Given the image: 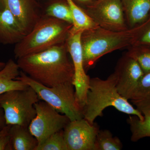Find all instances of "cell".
I'll list each match as a JSON object with an SVG mask.
<instances>
[{
    "mask_svg": "<svg viewBox=\"0 0 150 150\" xmlns=\"http://www.w3.org/2000/svg\"><path fill=\"white\" fill-rule=\"evenodd\" d=\"M10 126L11 125H6L4 129L0 131V136L8 134Z\"/></svg>",
    "mask_w": 150,
    "mask_h": 150,
    "instance_id": "83f0119b",
    "label": "cell"
},
{
    "mask_svg": "<svg viewBox=\"0 0 150 150\" xmlns=\"http://www.w3.org/2000/svg\"><path fill=\"white\" fill-rule=\"evenodd\" d=\"M114 74L117 90L124 98L131 100L144 73L135 59L125 53L117 62Z\"/></svg>",
    "mask_w": 150,
    "mask_h": 150,
    "instance_id": "8fae6325",
    "label": "cell"
},
{
    "mask_svg": "<svg viewBox=\"0 0 150 150\" xmlns=\"http://www.w3.org/2000/svg\"><path fill=\"white\" fill-rule=\"evenodd\" d=\"M66 43L18 59L20 69L33 80L54 87L74 81V69Z\"/></svg>",
    "mask_w": 150,
    "mask_h": 150,
    "instance_id": "6da1fadb",
    "label": "cell"
},
{
    "mask_svg": "<svg viewBox=\"0 0 150 150\" xmlns=\"http://www.w3.org/2000/svg\"><path fill=\"white\" fill-rule=\"evenodd\" d=\"M83 9L99 27L115 32L129 30L121 0H95Z\"/></svg>",
    "mask_w": 150,
    "mask_h": 150,
    "instance_id": "ba28073f",
    "label": "cell"
},
{
    "mask_svg": "<svg viewBox=\"0 0 150 150\" xmlns=\"http://www.w3.org/2000/svg\"><path fill=\"white\" fill-rule=\"evenodd\" d=\"M83 65L86 71L93 67L102 56L130 46L129 30L110 31L97 26L85 30L81 35Z\"/></svg>",
    "mask_w": 150,
    "mask_h": 150,
    "instance_id": "277c9868",
    "label": "cell"
},
{
    "mask_svg": "<svg viewBox=\"0 0 150 150\" xmlns=\"http://www.w3.org/2000/svg\"><path fill=\"white\" fill-rule=\"evenodd\" d=\"M8 134L13 150H35L38 145L37 139L30 132L28 127L11 125Z\"/></svg>",
    "mask_w": 150,
    "mask_h": 150,
    "instance_id": "2e32d148",
    "label": "cell"
},
{
    "mask_svg": "<svg viewBox=\"0 0 150 150\" xmlns=\"http://www.w3.org/2000/svg\"><path fill=\"white\" fill-rule=\"evenodd\" d=\"M72 24L46 16L40 18L30 32L15 44L17 59L36 54L66 43Z\"/></svg>",
    "mask_w": 150,
    "mask_h": 150,
    "instance_id": "3957f363",
    "label": "cell"
},
{
    "mask_svg": "<svg viewBox=\"0 0 150 150\" xmlns=\"http://www.w3.org/2000/svg\"><path fill=\"white\" fill-rule=\"evenodd\" d=\"M69 6L72 18V32H83L98 26L83 8L73 0H66Z\"/></svg>",
    "mask_w": 150,
    "mask_h": 150,
    "instance_id": "ac0fdd59",
    "label": "cell"
},
{
    "mask_svg": "<svg viewBox=\"0 0 150 150\" xmlns=\"http://www.w3.org/2000/svg\"><path fill=\"white\" fill-rule=\"evenodd\" d=\"M96 150H121L123 145L117 137H113L108 130H99L96 142Z\"/></svg>",
    "mask_w": 150,
    "mask_h": 150,
    "instance_id": "44dd1931",
    "label": "cell"
},
{
    "mask_svg": "<svg viewBox=\"0 0 150 150\" xmlns=\"http://www.w3.org/2000/svg\"><path fill=\"white\" fill-rule=\"evenodd\" d=\"M109 106L128 115H136L140 120L144 119V115L118 93L114 73L106 79L90 78L86 103L82 109L83 118L93 123Z\"/></svg>",
    "mask_w": 150,
    "mask_h": 150,
    "instance_id": "7a4b0ae2",
    "label": "cell"
},
{
    "mask_svg": "<svg viewBox=\"0 0 150 150\" xmlns=\"http://www.w3.org/2000/svg\"><path fill=\"white\" fill-rule=\"evenodd\" d=\"M16 79L31 87L37 93L40 100L47 103L58 112L67 115L70 121L83 118L82 108L77 101L73 83L49 87L33 80L22 71Z\"/></svg>",
    "mask_w": 150,
    "mask_h": 150,
    "instance_id": "5b68a950",
    "label": "cell"
},
{
    "mask_svg": "<svg viewBox=\"0 0 150 150\" xmlns=\"http://www.w3.org/2000/svg\"><path fill=\"white\" fill-rule=\"evenodd\" d=\"M6 63L4 62H0V71L4 69V67L5 66Z\"/></svg>",
    "mask_w": 150,
    "mask_h": 150,
    "instance_id": "f1b7e54d",
    "label": "cell"
},
{
    "mask_svg": "<svg viewBox=\"0 0 150 150\" xmlns=\"http://www.w3.org/2000/svg\"><path fill=\"white\" fill-rule=\"evenodd\" d=\"M144 115L143 120L134 115H129L127 119L130 126L132 142H137L143 138L150 137V113Z\"/></svg>",
    "mask_w": 150,
    "mask_h": 150,
    "instance_id": "ffe728a7",
    "label": "cell"
},
{
    "mask_svg": "<svg viewBox=\"0 0 150 150\" xmlns=\"http://www.w3.org/2000/svg\"><path fill=\"white\" fill-rule=\"evenodd\" d=\"M36 115L28 126L38 144L56 132L64 130L70 120L47 103L40 100L35 103Z\"/></svg>",
    "mask_w": 150,
    "mask_h": 150,
    "instance_id": "52a82bcc",
    "label": "cell"
},
{
    "mask_svg": "<svg viewBox=\"0 0 150 150\" xmlns=\"http://www.w3.org/2000/svg\"><path fill=\"white\" fill-rule=\"evenodd\" d=\"M27 33L40 18L30 0H2Z\"/></svg>",
    "mask_w": 150,
    "mask_h": 150,
    "instance_id": "4fadbf2b",
    "label": "cell"
},
{
    "mask_svg": "<svg viewBox=\"0 0 150 150\" xmlns=\"http://www.w3.org/2000/svg\"><path fill=\"white\" fill-rule=\"evenodd\" d=\"M6 125L4 110L0 106V131L4 129Z\"/></svg>",
    "mask_w": 150,
    "mask_h": 150,
    "instance_id": "4316f807",
    "label": "cell"
},
{
    "mask_svg": "<svg viewBox=\"0 0 150 150\" xmlns=\"http://www.w3.org/2000/svg\"><path fill=\"white\" fill-rule=\"evenodd\" d=\"M129 29L140 24L150 13V0H121Z\"/></svg>",
    "mask_w": 150,
    "mask_h": 150,
    "instance_id": "5bb4252c",
    "label": "cell"
},
{
    "mask_svg": "<svg viewBox=\"0 0 150 150\" xmlns=\"http://www.w3.org/2000/svg\"><path fill=\"white\" fill-rule=\"evenodd\" d=\"M35 150H68L63 130L48 137L43 143L38 145Z\"/></svg>",
    "mask_w": 150,
    "mask_h": 150,
    "instance_id": "cb8c5ba5",
    "label": "cell"
},
{
    "mask_svg": "<svg viewBox=\"0 0 150 150\" xmlns=\"http://www.w3.org/2000/svg\"><path fill=\"white\" fill-rule=\"evenodd\" d=\"M17 63L10 59L0 71V94L14 90L25 89L29 86L16 79L20 74Z\"/></svg>",
    "mask_w": 150,
    "mask_h": 150,
    "instance_id": "9a60e30c",
    "label": "cell"
},
{
    "mask_svg": "<svg viewBox=\"0 0 150 150\" xmlns=\"http://www.w3.org/2000/svg\"><path fill=\"white\" fill-rule=\"evenodd\" d=\"M130 100L143 115L150 113V72L144 74Z\"/></svg>",
    "mask_w": 150,
    "mask_h": 150,
    "instance_id": "e0dca14e",
    "label": "cell"
},
{
    "mask_svg": "<svg viewBox=\"0 0 150 150\" xmlns=\"http://www.w3.org/2000/svg\"><path fill=\"white\" fill-rule=\"evenodd\" d=\"M13 150L8 133L0 136V150Z\"/></svg>",
    "mask_w": 150,
    "mask_h": 150,
    "instance_id": "d4e9b609",
    "label": "cell"
},
{
    "mask_svg": "<svg viewBox=\"0 0 150 150\" xmlns=\"http://www.w3.org/2000/svg\"><path fill=\"white\" fill-rule=\"evenodd\" d=\"M99 129L97 124L85 118L70 121L63 130L68 150H96Z\"/></svg>",
    "mask_w": 150,
    "mask_h": 150,
    "instance_id": "30bf717a",
    "label": "cell"
},
{
    "mask_svg": "<svg viewBox=\"0 0 150 150\" xmlns=\"http://www.w3.org/2000/svg\"><path fill=\"white\" fill-rule=\"evenodd\" d=\"M27 34L3 1L0 0V43L5 45L16 44Z\"/></svg>",
    "mask_w": 150,
    "mask_h": 150,
    "instance_id": "7c38bea8",
    "label": "cell"
},
{
    "mask_svg": "<svg viewBox=\"0 0 150 150\" xmlns=\"http://www.w3.org/2000/svg\"><path fill=\"white\" fill-rule=\"evenodd\" d=\"M83 32L70 31L66 43L74 69L73 84L74 86L77 101L83 109L86 103L90 77L87 74L83 65V55L81 43Z\"/></svg>",
    "mask_w": 150,
    "mask_h": 150,
    "instance_id": "9c48e42d",
    "label": "cell"
},
{
    "mask_svg": "<svg viewBox=\"0 0 150 150\" xmlns=\"http://www.w3.org/2000/svg\"><path fill=\"white\" fill-rule=\"evenodd\" d=\"M46 16L72 24L71 9L67 1L51 4L46 9Z\"/></svg>",
    "mask_w": 150,
    "mask_h": 150,
    "instance_id": "603a6c76",
    "label": "cell"
},
{
    "mask_svg": "<svg viewBox=\"0 0 150 150\" xmlns=\"http://www.w3.org/2000/svg\"><path fill=\"white\" fill-rule=\"evenodd\" d=\"M40 100L31 87L14 90L0 94V106L3 108L7 125L28 127L36 115L35 103Z\"/></svg>",
    "mask_w": 150,
    "mask_h": 150,
    "instance_id": "8992f818",
    "label": "cell"
},
{
    "mask_svg": "<svg viewBox=\"0 0 150 150\" xmlns=\"http://www.w3.org/2000/svg\"><path fill=\"white\" fill-rule=\"evenodd\" d=\"M130 46H141L150 48V13L140 24L129 30Z\"/></svg>",
    "mask_w": 150,
    "mask_h": 150,
    "instance_id": "d6986e66",
    "label": "cell"
},
{
    "mask_svg": "<svg viewBox=\"0 0 150 150\" xmlns=\"http://www.w3.org/2000/svg\"><path fill=\"white\" fill-rule=\"evenodd\" d=\"M126 54L136 60L144 74L150 72V48L129 46Z\"/></svg>",
    "mask_w": 150,
    "mask_h": 150,
    "instance_id": "7402d4cb",
    "label": "cell"
},
{
    "mask_svg": "<svg viewBox=\"0 0 150 150\" xmlns=\"http://www.w3.org/2000/svg\"><path fill=\"white\" fill-rule=\"evenodd\" d=\"M78 5L84 9L91 4L95 0H73Z\"/></svg>",
    "mask_w": 150,
    "mask_h": 150,
    "instance_id": "484cf974",
    "label": "cell"
}]
</instances>
